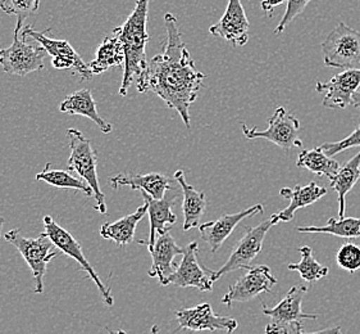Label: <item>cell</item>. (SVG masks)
Here are the masks:
<instances>
[{"mask_svg": "<svg viewBox=\"0 0 360 334\" xmlns=\"http://www.w3.org/2000/svg\"><path fill=\"white\" fill-rule=\"evenodd\" d=\"M165 23L167 40L163 53L153 57L144 73L137 78V92H152L158 95L168 109L180 115L185 126L190 129L188 109L196 101L207 76L195 68L186 44L182 42L177 18L172 13H167Z\"/></svg>", "mask_w": 360, "mask_h": 334, "instance_id": "1", "label": "cell"}, {"mask_svg": "<svg viewBox=\"0 0 360 334\" xmlns=\"http://www.w3.org/2000/svg\"><path fill=\"white\" fill-rule=\"evenodd\" d=\"M148 13L149 0H137L135 9L122 26L113 29V34L118 37L124 51V73L120 94L124 97L135 78H139L148 67L146 44L149 42L148 34Z\"/></svg>", "mask_w": 360, "mask_h": 334, "instance_id": "2", "label": "cell"}, {"mask_svg": "<svg viewBox=\"0 0 360 334\" xmlns=\"http://www.w3.org/2000/svg\"><path fill=\"white\" fill-rule=\"evenodd\" d=\"M67 137L70 139L71 149V154L68 159V170L79 175L94 192V198L96 201L95 210L99 211L101 214H107L105 196L99 187V178L96 171L98 157L94 147L91 144L90 139L85 138V135L77 129H68Z\"/></svg>", "mask_w": 360, "mask_h": 334, "instance_id": "3", "label": "cell"}, {"mask_svg": "<svg viewBox=\"0 0 360 334\" xmlns=\"http://www.w3.org/2000/svg\"><path fill=\"white\" fill-rule=\"evenodd\" d=\"M4 240L13 245L20 251L25 261L27 262L35 280L34 292L37 295L44 293V276L46 274L48 264L59 254L54 243L45 233L40 234L37 238H26L18 229L6 233Z\"/></svg>", "mask_w": 360, "mask_h": 334, "instance_id": "4", "label": "cell"}, {"mask_svg": "<svg viewBox=\"0 0 360 334\" xmlns=\"http://www.w3.org/2000/svg\"><path fill=\"white\" fill-rule=\"evenodd\" d=\"M321 47L327 67L346 70L360 67V31L344 22L332 30Z\"/></svg>", "mask_w": 360, "mask_h": 334, "instance_id": "5", "label": "cell"}, {"mask_svg": "<svg viewBox=\"0 0 360 334\" xmlns=\"http://www.w3.org/2000/svg\"><path fill=\"white\" fill-rule=\"evenodd\" d=\"M278 223H280L278 216H277V214H274L271 218L262 221L259 225L254 226V228L246 226L245 233L238 242V246L233 248L230 259L227 260V262H224V265L221 269L216 270V271L213 270V276H212L213 282H217L222 276L232 273L235 270L250 269L252 261L262 252L266 233L269 232V229L272 226Z\"/></svg>", "mask_w": 360, "mask_h": 334, "instance_id": "6", "label": "cell"}, {"mask_svg": "<svg viewBox=\"0 0 360 334\" xmlns=\"http://www.w3.org/2000/svg\"><path fill=\"white\" fill-rule=\"evenodd\" d=\"M21 23L15 25L13 44L0 49V66L4 73L25 78L29 73L40 71L44 68V58L48 54L41 45H31L23 37H18L21 31Z\"/></svg>", "mask_w": 360, "mask_h": 334, "instance_id": "7", "label": "cell"}, {"mask_svg": "<svg viewBox=\"0 0 360 334\" xmlns=\"http://www.w3.org/2000/svg\"><path fill=\"white\" fill-rule=\"evenodd\" d=\"M307 293V287L295 285L288 290L285 298L277 306L266 307L263 305V314L272 319L266 326V334H290L291 328L296 324H303V320L318 319L317 315L302 311V302Z\"/></svg>", "mask_w": 360, "mask_h": 334, "instance_id": "8", "label": "cell"}, {"mask_svg": "<svg viewBox=\"0 0 360 334\" xmlns=\"http://www.w3.org/2000/svg\"><path fill=\"white\" fill-rule=\"evenodd\" d=\"M51 29H46L44 32L35 31L32 29V25L26 26L22 31L23 39H34L43 47L48 54H51V65L57 70H72L75 75H79L81 80L87 81L93 79V73L79 53L75 51L72 45L67 40H56L46 37V34Z\"/></svg>", "mask_w": 360, "mask_h": 334, "instance_id": "9", "label": "cell"}, {"mask_svg": "<svg viewBox=\"0 0 360 334\" xmlns=\"http://www.w3.org/2000/svg\"><path fill=\"white\" fill-rule=\"evenodd\" d=\"M44 228H45V234L48 235V238L54 243V246L62 251V254L70 256L73 260L79 262V268L87 273L89 278L96 284L98 290L101 292V298L105 302L107 306L115 305V298L110 293V288L105 287L104 283L101 282V278L98 276V273L95 271L94 268L91 266V264L89 262L85 254L82 252V248L77 240L73 238L70 232H67L62 226L58 225L54 221V218L51 216H45L44 218Z\"/></svg>", "mask_w": 360, "mask_h": 334, "instance_id": "10", "label": "cell"}, {"mask_svg": "<svg viewBox=\"0 0 360 334\" xmlns=\"http://www.w3.org/2000/svg\"><path fill=\"white\" fill-rule=\"evenodd\" d=\"M243 132L248 139H266L285 151L291 148H303V140L299 137L300 123L295 116L288 113L283 107H278L274 111L272 117L268 120L266 130H257V128L249 129L243 124Z\"/></svg>", "mask_w": 360, "mask_h": 334, "instance_id": "11", "label": "cell"}, {"mask_svg": "<svg viewBox=\"0 0 360 334\" xmlns=\"http://www.w3.org/2000/svg\"><path fill=\"white\" fill-rule=\"evenodd\" d=\"M276 284L277 279L272 276V271L268 266H252L236 280V283L231 285L229 292L222 298V304L231 307L233 302H249L258 297L260 293H269Z\"/></svg>", "mask_w": 360, "mask_h": 334, "instance_id": "12", "label": "cell"}, {"mask_svg": "<svg viewBox=\"0 0 360 334\" xmlns=\"http://www.w3.org/2000/svg\"><path fill=\"white\" fill-rule=\"evenodd\" d=\"M176 319L179 321V328L172 334L177 333L182 329L193 332H216L224 330L227 333H233L238 328V321L229 316L217 315L208 302L199 304L191 309H182L176 311Z\"/></svg>", "mask_w": 360, "mask_h": 334, "instance_id": "13", "label": "cell"}, {"mask_svg": "<svg viewBox=\"0 0 360 334\" xmlns=\"http://www.w3.org/2000/svg\"><path fill=\"white\" fill-rule=\"evenodd\" d=\"M198 242H191L188 247H185V254H182L184 257L169 278L168 285L174 284L181 288L194 287L202 292L213 291V270L202 268L198 259Z\"/></svg>", "mask_w": 360, "mask_h": 334, "instance_id": "14", "label": "cell"}, {"mask_svg": "<svg viewBox=\"0 0 360 334\" xmlns=\"http://www.w3.org/2000/svg\"><path fill=\"white\" fill-rule=\"evenodd\" d=\"M360 87V68L345 70L327 82L318 81L316 90L323 95L322 104L326 109H344L353 104V95Z\"/></svg>", "mask_w": 360, "mask_h": 334, "instance_id": "15", "label": "cell"}, {"mask_svg": "<svg viewBox=\"0 0 360 334\" xmlns=\"http://www.w3.org/2000/svg\"><path fill=\"white\" fill-rule=\"evenodd\" d=\"M209 32L213 37H222L233 47L246 45L250 35V23L241 0H229L222 18L210 26Z\"/></svg>", "mask_w": 360, "mask_h": 334, "instance_id": "16", "label": "cell"}, {"mask_svg": "<svg viewBox=\"0 0 360 334\" xmlns=\"http://www.w3.org/2000/svg\"><path fill=\"white\" fill-rule=\"evenodd\" d=\"M141 194L144 198L145 204H148L150 233H149V240H139L137 243L146 246L150 251L155 245L157 235L169 232L172 226L177 223V216L173 214L172 211V207L177 199V194H166L163 199H154L144 192H141Z\"/></svg>", "mask_w": 360, "mask_h": 334, "instance_id": "17", "label": "cell"}, {"mask_svg": "<svg viewBox=\"0 0 360 334\" xmlns=\"http://www.w3.org/2000/svg\"><path fill=\"white\" fill-rule=\"evenodd\" d=\"M258 214H263V204H255L248 210L224 215L214 221L200 224L199 230L202 240L208 245L212 252H217L244 218H252Z\"/></svg>", "mask_w": 360, "mask_h": 334, "instance_id": "18", "label": "cell"}, {"mask_svg": "<svg viewBox=\"0 0 360 334\" xmlns=\"http://www.w3.org/2000/svg\"><path fill=\"white\" fill-rule=\"evenodd\" d=\"M152 254V268L149 270L150 278H158L159 283L168 285L169 278L176 271V265L173 264L174 257L185 254V248L177 246L171 233H165L158 235L154 247L149 251Z\"/></svg>", "mask_w": 360, "mask_h": 334, "instance_id": "19", "label": "cell"}, {"mask_svg": "<svg viewBox=\"0 0 360 334\" xmlns=\"http://www.w3.org/2000/svg\"><path fill=\"white\" fill-rule=\"evenodd\" d=\"M112 188L118 189L127 185L134 190L144 192L148 196L152 197L154 199H163L168 190H172L171 187V179L166 175L159 173H150V174H118L110 179Z\"/></svg>", "mask_w": 360, "mask_h": 334, "instance_id": "20", "label": "cell"}, {"mask_svg": "<svg viewBox=\"0 0 360 334\" xmlns=\"http://www.w3.org/2000/svg\"><path fill=\"white\" fill-rule=\"evenodd\" d=\"M174 180L180 184L184 193V230L188 232L200 225V220L207 212V197L204 192L196 190L193 185L186 182L185 173L182 170H177L174 173Z\"/></svg>", "mask_w": 360, "mask_h": 334, "instance_id": "21", "label": "cell"}, {"mask_svg": "<svg viewBox=\"0 0 360 334\" xmlns=\"http://www.w3.org/2000/svg\"><path fill=\"white\" fill-rule=\"evenodd\" d=\"M59 109L63 113L81 115V116L90 118L104 134H109L110 131L113 130V126L99 115V112L96 109V103H95L93 94L89 89H81V90H77L72 94L68 95L65 101L60 103Z\"/></svg>", "mask_w": 360, "mask_h": 334, "instance_id": "22", "label": "cell"}, {"mask_svg": "<svg viewBox=\"0 0 360 334\" xmlns=\"http://www.w3.org/2000/svg\"><path fill=\"white\" fill-rule=\"evenodd\" d=\"M280 194L290 199V204L285 210L280 211L277 214L280 221H292L295 218L296 211L305 209L310 204H316L318 199L327 194V188L318 187L314 182L309 183L308 185H296L295 188L281 189Z\"/></svg>", "mask_w": 360, "mask_h": 334, "instance_id": "23", "label": "cell"}, {"mask_svg": "<svg viewBox=\"0 0 360 334\" xmlns=\"http://www.w3.org/2000/svg\"><path fill=\"white\" fill-rule=\"evenodd\" d=\"M148 214V204L140 206L134 214L120 218L113 223L103 224L101 228V235L105 240L115 242L118 246H126L134 240L137 224Z\"/></svg>", "mask_w": 360, "mask_h": 334, "instance_id": "24", "label": "cell"}, {"mask_svg": "<svg viewBox=\"0 0 360 334\" xmlns=\"http://www.w3.org/2000/svg\"><path fill=\"white\" fill-rule=\"evenodd\" d=\"M124 66V51L121 40L117 35L105 37L96 51V58L89 65V68L93 75L108 71L113 67Z\"/></svg>", "mask_w": 360, "mask_h": 334, "instance_id": "25", "label": "cell"}, {"mask_svg": "<svg viewBox=\"0 0 360 334\" xmlns=\"http://www.w3.org/2000/svg\"><path fill=\"white\" fill-rule=\"evenodd\" d=\"M360 179V151L345 166L340 167L339 173L330 180L332 188L339 196V218H345L346 194L354 188Z\"/></svg>", "mask_w": 360, "mask_h": 334, "instance_id": "26", "label": "cell"}, {"mask_svg": "<svg viewBox=\"0 0 360 334\" xmlns=\"http://www.w3.org/2000/svg\"><path fill=\"white\" fill-rule=\"evenodd\" d=\"M296 166L305 167L313 174L326 176L328 180L335 178L340 170L339 162L328 157L319 147L314 149H303L299 153Z\"/></svg>", "mask_w": 360, "mask_h": 334, "instance_id": "27", "label": "cell"}, {"mask_svg": "<svg viewBox=\"0 0 360 334\" xmlns=\"http://www.w3.org/2000/svg\"><path fill=\"white\" fill-rule=\"evenodd\" d=\"M299 233H322L345 240L360 238V218H330L323 226H297Z\"/></svg>", "mask_w": 360, "mask_h": 334, "instance_id": "28", "label": "cell"}, {"mask_svg": "<svg viewBox=\"0 0 360 334\" xmlns=\"http://www.w3.org/2000/svg\"><path fill=\"white\" fill-rule=\"evenodd\" d=\"M299 252L302 254V260L295 264H288V270L299 273L302 279L308 283H316L324 276H328L330 270L316 260L313 249L309 246L299 248Z\"/></svg>", "mask_w": 360, "mask_h": 334, "instance_id": "29", "label": "cell"}, {"mask_svg": "<svg viewBox=\"0 0 360 334\" xmlns=\"http://www.w3.org/2000/svg\"><path fill=\"white\" fill-rule=\"evenodd\" d=\"M37 180L48 183L49 185H53L56 188L73 189V190H79V192L85 193L87 197L94 196V192L87 184L77 178H75L67 171L53 170L49 163L46 165L45 170L37 175Z\"/></svg>", "mask_w": 360, "mask_h": 334, "instance_id": "30", "label": "cell"}, {"mask_svg": "<svg viewBox=\"0 0 360 334\" xmlns=\"http://www.w3.org/2000/svg\"><path fill=\"white\" fill-rule=\"evenodd\" d=\"M40 8V0H1L0 9L7 15L17 16V23L23 21L31 15H35Z\"/></svg>", "mask_w": 360, "mask_h": 334, "instance_id": "31", "label": "cell"}, {"mask_svg": "<svg viewBox=\"0 0 360 334\" xmlns=\"http://www.w3.org/2000/svg\"><path fill=\"white\" fill-rule=\"evenodd\" d=\"M336 261L341 269L349 273L360 270V247L354 243H345L336 254Z\"/></svg>", "mask_w": 360, "mask_h": 334, "instance_id": "32", "label": "cell"}, {"mask_svg": "<svg viewBox=\"0 0 360 334\" xmlns=\"http://www.w3.org/2000/svg\"><path fill=\"white\" fill-rule=\"evenodd\" d=\"M352 147H360V125L355 129V130L346 138L339 142H332V143H324L322 146L319 147L328 157H333L338 153H341L342 151H346Z\"/></svg>", "mask_w": 360, "mask_h": 334, "instance_id": "33", "label": "cell"}, {"mask_svg": "<svg viewBox=\"0 0 360 334\" xmlns=\"http://www.w3.org/2000/svg\"><path fill=\"white\" fill-rule=\"evenodd\" d=\"M309 1H311V0H288V6H286L285 15L282 17L280 25L274 30V34H276V35L282 34V32L285 31V29L288 27V25L295 20L297 16H300L303 13L304 9L308 6Z\"/></svg>", "mask_w": 360, "mask_h": 334, "instance_id": "34", "label": "cell"}, {"mask_svg": "<svg viewBox=\"0 0 360 334\" xmlns=\"http://www.w3.org/2000/svg\"><path fill=\"white\" fill-rule=\"evenodd\" d=\"M290 334H342L341 327L327 328V329H321L317 332H311V333H304L303 324H296L291 328Z\"/></svg>", "mask_w": 360, "mask_h": 334, "instance_id": "35", "label": "cell"}, {"mask_svg": "<svg viewBox=\"0 0 360 334\" xmlns=\"http://www.w3.org/2000/svg\"><path fill=\"white\" fill-rule=\"evenodd\" d=\"M286 0H263L262 1V9L266 13H274V9L278 6H281L282 3H285Z\"/></svg>", "mask_w": 360, "mask_h": 334, "instance_id": "36", "label": "cell"}, {"mask_svg": "<svg viewBox=\"0 0 360 334\" xmlns=\"http://www.w3.org/2000/svg\"><path fill=\"white\" fill-rule=\"evenodd\" d=\"M352 106H354L360 112V92H356L353 95V104Z\"/></svg>", "mask_w": 360, "mask_h": 334, "instance_id": "37", "label": "cell"}, {"mask_svg": "<svg viewBox=\"0 0 360 334\" xmlns=\"http://www.w3.org/2000/svg\"><path fill=\"white\" fill-rule=\"evenodd\" d=\"M107 330H108V334H127L124 330H109L108 328H107Z\"/></svg>", "mask_w": 360, "mask_h": 334, "instance_id": "38", "label": "cell"}, {"mask_svg": "<svg viewBox=\"0 0 360 334\" xmlns=\"http://www.w3.org/2000/svg\"><path fill=\"white\" fill-rule=\"evenodd\" d=\"M152 334H159V327H158V326H153V327H152Z\"/></svg>", "mask_w": 360, "mask_h": 334, "instance_id": "39", "label": "cell"}, {"mask_svg": "<svg viewBox=\"0 0 360 334\" xmlns=\"http://www.w3.org/2000/svg\"><path fill=\"white\" fill-rule=\"evenodd\" d=\"M3 224H4V218H0V232H1V228H3Z\"/></svg>", "mask_w": 360, "mask_h": 334, "instance_id": "40", "label": "cell"}]
</instances>
